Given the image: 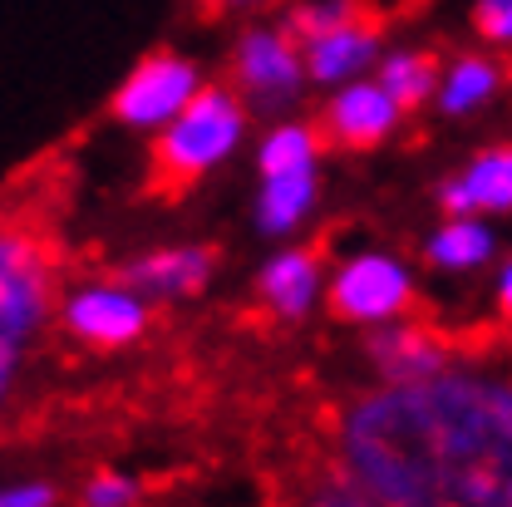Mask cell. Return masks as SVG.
<instances>
[{
	"instance_id": "cell-5",
	"label": "cell",
	"mask_w": 512,
	"mask_h": 507,
	"mask_svg": "<svg viewBox=\"0 0 512 507\" xmlns=\"http://www.w3.org/2000/svg\"><path fill=\"white\" fill-rule=\"evenodd\" d=\"M202 89L192 60L178 55H148L143 64L128 69V79L114 89V119L124 128H168L183 109L192 104V94Z\"/></svg>"
},
{
	"instance_id": "cell-24",
	"label": "cell",
	"mask_w": 512,
	"mask_h": 507,
	"mask_svg": "<svg viewBox=\"0 0 512 507\" xmlns=\"http://www.w3.org/2000/svg\"><path fill=\"white\" fill-rule=\"evenodd\" d=\"M217 5H252V0H217Z\"/></svg>"
},
{
	"instance_id": "cell-6",
	"label": "cell",
	"mask_w": 512,
	"mask_h": 507,
	"mask_svg": "<svg viewBox=\"0 0 512 507\" xmlns=\"http://www.w3.org/2000/svg\"><path fill=\"white\" fill-rule=\"evenodd\" d=\"M414 301V281L409 271L384 252H365L350 256L335 281H330V311L340 320H355V325H384V320H399Z\"/></svg>"
},
{
	"instance_id": "cell-21",
	"label": "cell",
	"mask_w": 512,
	"mask_h": 507,
	"mask_svg": "<svg viewBox=\"0 0 512 507\" xmlns=\"http://www.w3.org/2000/svg\"><path fill=\"white\" fill-rule=\"evenodd\" d=\"M473 25H478L483 40L512 45V0H478L473 5Z\"/></svg>"
},
{
	"instance_id": "cell-9",
	"label": "cell",
	"mask_w": 512,
	"mask_h": 507,
	"mask_svg": "<svg viewBox=\"0 0 512 507\" xmlns=\"http://www.w3.org/2000/svg\"><path fill=\"white\" fill-rule=\"evenodd\" d=\"M212 252L202 247H163V252H148L138 261H128L124 276L138 296L148 301H178V296H197L207 281H212Z\"/></svg>"
},
{
	"instance_id": "cell-7",
	"label": "cell",
	"mask_w": 512,
	"mask_h": 507,
	"mask_svg": "<svg viewBox=\"0 0 512 507\" xmlns=\"http://www.w3.org/2000/svg\"><path fill=\"white\" fill-rule=\"evenodd\" d=\"M64 330L84 345L99 350H119L133 345L148 325V296H138L128 281H99V286H79L69 291L60 306Z\"/></svg>"
},
{
	"instance_id": "cell-2",
	"label": "cell",
	"mask_w": 512,
	"mask_h": 507,
	"mask_svg": "<svg viewBox=\"0 0 512 507\" xmlns=\"http://www.w3.org/2000/svg\"><path fill=\"white\" fill-rule=\"evenodd\" d=\"M55 311V261L45 242L25 227L0 222V409L40 345V330Z\"/></svg>"
},
{
	"instance_id": "cell-4",
	"label": "cell",
	"mask_w": 512,
	"mask_h": 507,
	"mask_svg": "<svg viewBox=\"0 0 512 507\" xmlns=\"http://www.w3.org/2000/svg\"><path fill=\"white\" fill-rule=\"evenodd\" d=\"M237 89L252 99L256 109H286L296 104L301 84L311 79L306 74V50L291 30H271V25H256L237 40Z\"/></svg>"
},
{
	"instance_id": "cell-3",
	"label": "cell",
	"mask_w": 512,
	"mask_h": 507,
	"mask_svg": "<svg viewBox=\"0 0 512 507\" xmlns=\"http://www.w3.org/2000/svg\"><path fill=\"white\" fill-rule=\"evenodd\" d=\"M242 133H247V104L232 89H197L192 104L158 138V173L188 188L237 153Z\"/></svg>"
},
{
	"instance_id": "cell-16",
	"label": "cell",
	"mask_w": 512,
	"mask_h": 507,
	"mask_svg": "<svg viewBox=\"0 0 512 507\" xmlns=\"http://www.w3.org/2000/svg\"><path fill=\"white\" fill-rule=\"evenodd\" d=\"M498 84H503L498 64L468 55V60H458L444 79H439V109H444V114H473V109H483V104L498 94Z\"/></svg>"
},
{
	"instance_id": "cell-22",
	"label": "cell",
	"mask_w": 512,
	"mask_h": 507,
	"mask_svg": "<svg viewBox=\"0 0 512 507\" xmlns=\"http://www.w3.org/2000/svg\"><path fill=\"white\" fill-rule=\"evenodd\" d=\"M50 503H55L50 483H10V488H0V507H50Z\"/></svg>"
},
{
	"instance_id": "cell-11",
	"label": "cell",
	"mask_w": 512,
	"mask_h": 507,
	"mask_svg": "<svg viewBox=\"0 0 512 507\" xmlns=\"http://www.w3.org/2000/svg\"><path fill=\"white\" fill-rule=\"evenodd\" d=\"M301 50H306V74H311L316 84H350V79H360V74L375 64L380 30H375L370 20L350 15L345 25H335V30H325L316 40H306Z\"/></svg>"
},
{
	"instance_id": "cell-12",
	"label": "cell",
	"mask_w": 512,
	"mask_h": 507,
	"mask_svg": "<svg viewBox=\"0 0 512 507\" xmlns=\"http://www.w3.org/2000/svg\"><path fill=\"white\" fill-rule=\"evenodd\" d=\"M439 202L448 212H512V148L478 153L458 178L439 188Z\"/></svg>"
},
{
	"instance_id": "cell-10",
	"label": "cell",
	"mask_w": 512,
	"mask_h": 507,
	"mask_svg": "<svg viewBox=\"0 0 512 507\" xmlns=\"http://www.w3.org/2000/svg\"><path fill=\"white\" fill-rule=\"evenodd\" d=\"M370 360L384 375V384H404V380H424L448 370V350L439 335H429L424 325H394L384 320L370 335Z\"/></svg>"
},
{
	"instance_id": "cell-20",
	"label": "cell",
	"mask_w": 512,
	"mask_h": 507,
	"mask_svg": "<svg viewBox=\"0 0 512 507\" xmlns=\"http://www.w3.org/2000/svg\"><path fill=\"white\" fill-rule=\"evenodd\" d=\"M84 503L89 507H124L138 503V483L124 478V473H94L89 488H84Z\"/></svg>"
},
{
	"instance_id": "cell-15",
	"label": "cell",
	"mask_w": 512,
	"mask_h": 507,
	"mask_svg": "<svg viewBox=\"0 0 512 507\" xmlns=\"http://www.w3.org/2000/svg\"><path fill=\"white\" fill-rule=\"evenodd\" d=\"M493 232L483 222H473V212H448V222L429 237V261L439 271H473L483 261H493Z\"/></svg>"
},
{
	"instance_id": "cell-18",
	"label": "cell",
	"mask_w": 512,
	"mask_h": 507,
	"mask_svg": "<svg viewBox=\"0 0 512 507\" xmlns=\"http://www.w3.org/2000/svg\"><path fill=\"white\" fill-rule=\"evenodd\" d=\"M316 158H320V138L316 128L306 124H286L276 133H266V143L256 153L261 178H271V173H306V168H316Z\"/></svg>"
},
{
	"instance_id": "cell-19",
	"label": "cell",
	"mask_w": 512,
	"mask_h": 507,
	"mask_svg": "<svg viewBox=\"0 0 512 507\" xmlns=\"http://www.w3.org/2000/svg\"><path fill=\"white\" fill-rule=\"evenodd\" d=\"M350 15H360L355 0H306V5L291 10V35L306 45V40H316V35H325V30L345 25Z\"/></svg>"
},
{
	"instance_id": "cell-8",
	"label": "cell",
	"mask_w": 512,
	"mask_h": 507,
	"mask_svg": "<svg viewBox=\"0 0 512 507\" xmlns=\"http://www.w3.org/2000/svg\"><path fill=\"white\" fill-rule=\"evenodd\" d=\"M399 99L384 89L380 79H350L345 89H335V99L325 104V128L335 143L345 148H375L399 124Z\"/></svg>"
},
{
	"instance_id": "cell-23",
	"label": "cell",
	"mask_w": 512,
	"mask_h": 507,
	"mask_svg": "<svg viewBox=\"0 0 512 507\" xmlns=\"http://www.w3.org/2000/svg\"><path fill=\"white\" fill-rule=\"evenodd\" d=\"M498 306L512 316V261L503 266V276H498Z\"/></svg>"
},
{
	"instance_id": "cell-14",
	"label": "cell",
	"mask_w": 512,
	"mask_h": 507,
	"mask_svg": "<svg viewBox=\"0 0 512 507\" xmlns=\"http://www.w3.org/2000/svg\"><path fill=\"white\" fill-rule=\"evenodd\" d=\"M316 207V168L306 173H271L256 197V227L266 237H286L296 232V222H306V212Z\"/></svg>"
},
{
	"instance_id": "cell-13",
	"label": "cell",
	"mask_w": 512,
	"mask_h": 507,
	"mask_svg": "<svg viewBox=\"0 0 512 507\" xmlns=\"http://www.w3.org/2000/svg\"><path fill=\"white\" fill-rule=\"evenodd\" d=\"M320 261L311 252H281L271 256L266 266H261V276H256V291H261V301L276 311L281 320H301L311 306H316L320 296Z\"/></svg>"
},
{
	"instance_id": "cell-1",
	"label": "cell",
	"mask_w": 512,
	"mask_h": 507,
	"mask_svg": "<svg viewBox=\"0 0 512 507\" xmlns=\"http://www.w3.org/2000/svg\"><path fill=\"white\" fill-rule=\"evenodd\" d=\"M340 468L360 503L512 507V384L448 370L384 384L340 419Z\"/></svg>"
},
{
	"instance_id": "cell-17",
	"label": "cell",
	"mask_w": 512,
	"mask_h": 507,
	"mask_svg": "<svg viewBox=\"0 0 512 507\" xmlns=\"http://www.w3.org/2000/svg\"><path fill=\"white\" fill-rule=\"evenodd\" d=\"M380 84L399 99V109H419V104H429L439 94V64L429 60V55H414V50L384 55Z\"/></svg>"
}]
</instances>
